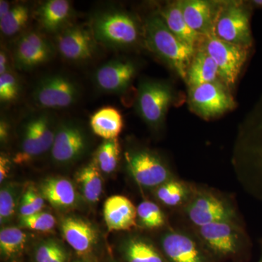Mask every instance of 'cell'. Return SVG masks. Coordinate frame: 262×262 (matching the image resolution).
Listing matches in <instances>:
<instances>
[{"label":"cell","mask_w":262,"mask_h":262,"mask_svg":"<svg viewBox=\"0 0 262 262\" xmlns=\"http://www.w3.org/2000/svg\"><path fill=\"white\" fill-rule=\"evenodd\" d=\"M143 29V41L148 50L165 61L185 81L196 48L188 46L176 37L158 13L146 17Z\"/></svg>","instance_id":"obj_3"},{"label":"cell","mask_w":262,"mask_h":262,"mask_svg":"<svg viewBox=\"0 0 262 262\" xmlns=\"http://www.w3.org/2000/svg\"><path fill=\"white\" fill-rule=\"evenodd\" d=\"M161 245L164 253L171 262H205L196 241L180 231L172 230L164 234Z\"/></svg>","instance_id":"obj_19"},{"label":"cell","mask_w":262,"mask_h":262,"mask_svg":"<svg viewBox=\"0 0 262 262\" xmlns=\"http://www.w3.org/2000/svg\"><path fill=\"white\" fill-rule=\"evenodd\" d=\"M12 5L13 3H10V2L5 0L0 1V19H3L9 13Z\"/></svg>","instance_id":"obj_41"},{"label":"cell","mask_w":262,"mask_h":262,"mask_svg":"<svg viewBox=\"0 0 262 262\" xmlns=\"http://www.w3.org/2000/svg\"><path fill=\"white\" fill-rule=\"evenodd\" d=\"M90 126L95 135L104 140L117 139L123 127V118L116 108L106 106L91 115Z\"/></svg>","instance_id":"obj_25"},{"label":"cell","mask_w":262,"mask_h":262,"mask_svg":"<svg viewBox=\"0 0 262 262\" xmlns=\"http://www.w3.org/2000/svg\"><path fill=\"white\" fill-rule=\"evenodd\" d=\"M120 144L117 139L103 140L96 149L93 161L98 169L104 173L115 171L120 161Z\"/></svg>","instance_id":"obj_30"},{"label":"cell","mask_w":262,"mask_h":262,"mask_svg":"<svg viewBox=\"0 0 262 262\" xmlns=\"http://www.w3.org/2000/svg\"><path fill=\"white\" fill-rule=\"evenodd\" d=\"M58 122L53 112L37 110L29 113L20 127V144L14 163L27 164L51 151Z\"/></svg>","instance_id":"obj_4"},{"label":"cell","mask_w":262,"mask_h":262,"mask_svg":"<svg viewBox=\"0 0 262 262\" xmlns=\"http://www.w3.org/2000/svg\"><path fill=\"white\" fill-rule=\"evenodd\" d=\"M12 163L9 158L5 154L0 156V183H4L11 170Z\"/></svg>","instance_id":"obj_39"},{"label":"cell","mask_w":262,"mask_h":262,"mask_svg":"<svg viewBox=\"0 0 262 262\" xmlns=\"http://www.w3.org/2000/svg\"><path fill=\"white\" fill-rule=\"evenodd\" d=\"M39 189L45 200L58 209L72 208L77 201L73 184L63 177H48L42 181Z\"/></svg>","instance_id":"obj_22"},{"label":"cell","mask_w":262,"mask_h":262,"mask_svg":"<svg viewBox=\"0 0 262 262\" xmlns=\"http://www.w3.org/2000/svg\"><path fill=\"white\" fill-rule=\"evenodd\" d=\"M82 96V88L72 76L55 72L42 76L34 84L31 98L37 110L56 111L74 106Z\"/></svg>","instance_id":"obj_5"},{"label":"cell","mask_w":262,"mask_h":262,"mask_svg":"<svg viewBox=\"0 0 262 262\" xmlns=\"http://www.w3.org/2000/svg\"><path fill=\"white\" fill-rule=\"evenodd\" d=\"M214 34L225 42L251 48L253 39L250 13L242 3H225L219 7Z\"/></svg>","instance_id":"obj_11"},{"label":"cell","mask_w":262,"mask_h":262,"mask_svg":"<svg viewBox=\"0 0 262 262\" xmlns=\"http://www.w3.org/2000/svg\"><path fill=\"white\" fill-rule=\"evenodd\" d=\"M258 262H262V255L261 258H260L259 261H258Z\"/></svg>","instance_id":"obj_44"},{"label":"cell","mask_w":262,"mask_h":262,"mask_svg":"<svg viewBox=\"0 0 262 262\" xmlns=\"http://www.w3.org/2000/svg\"><path fill=\"white\" fill-rule=\"evenodd\" d=\"M74 262H92V261H88V260H84V259H79V260H77V261H75Z\"/></svg>","instance_id":"obj_43"},{"label":"cell","mask_w":262,"mask_h":262,"mask_svg":"<svg viewBox=\"0 0 262 262\" xmlns=\"http://www.w3.org/2000/svg\"><path fill=\"white\" fill-rule=\"evenodd\" d=\"M158 13L176 37L188 46L194 48L198 47L203 36L188 26L183 15L180 1L169 3L162 8Z\"/></svg>","instance_id":"obj_23"},{"label":"cell","mask_w":262,"mask_h":262,"mask_svg":"<svg viewBox=\"0 0 262 262\" xmlns=\"http://www.w3.org/2000/svg\"><path fill=\"white\" fill-rule=\"evenodd\" d=\"M31 15H32V10L27 3L13 4L6 16L0 19V31L2 34L5 37L20 35L27 28Z\"/></svg>","instance_id":"obj_27"},{"label":"cell","mask_w":262,"mask_h":262,"mask_svg":"<svg viewBox=\"0 0 262 262\" xmlns=\"http://www.w3.org/2000/svg\"><path fill=\"white\" fill-rule=\"evenodd\" d=\"M137 73L135 62L125 58H113L95 71L93 82L100 92L122 94L130 87Z\"/></svg>","instance_id":"obj_14"},{"label":"cell","mask_w":262,"mask_h":262,"mask_svg":"<svg viewBox=\"0 0 262 262\" xmlns=\"http://www.w3.org/2000/svg\"><path fill=\"white\" fill-rule=\"evenodd\" d=\"M34 259L36 262H67V255L61 245L49 239L38 246Z\"/></svg>","instance_id":"obj_36"},{"label":"cell","mask_w":262,"mask_h":262,"mask_svg":"<svg viewBox=\"0 0 262 262\" xmlns=\"http://www.w3.org/2000/svg\"><path fill=\"white\" fill-rule=\"evenodd\" d=\"M56 46L41 31H27L19 35L11 51L14 67L30 72L51 61L56 53Z\"/></svg>","instance_id":"obj_8"},{"label":"cell","mask_w":262,"mask_h":262,"mask_svg":"<svg viewBox=\"0 0 262 262\" xmlns=\"http://www.w3.org/2000/svg\"><path fill=\"white\" fill-rule=\"evenodd\" d=\"M89 25L98 45L113 51L135 47L144 39L143 25L135 15L117 7L95 10Z\"/></svg>","instance_id":"obj_2"},{"label":"cell","mask_w":262,"mask_h":262,"mask_svg":"<svg viewBox=\"0 0 262 262\" xmlns=\"http://www.w3.org/2000/svg\"><path fill=\"white\" fill-rule=\"evenodd\" d=\"M45 198H43L39 189L34 184H29L24 189L20 204L18 213L20 217L28 216L42 211L45 206Z\"/></svg>","instance_id":"obj_35"},{"label":"cell","mask_w":262,"mask_h":262,"mask_svg":"<svg viewBox=\"0 0 262 262\" xmlns=\"http://www.w3.org/2000/svg\"><path fill=\"white\" fill-rule=\"evenodd\" d=\"M131 177L141 187L155 188L173 179L170 169L159 155L147 149L128 150L125 153Z\"/></svg>","instance_id":"obj_12"},{"label":"cell","mask_w":262,"mask_h":262,"mask_svg":"<svg viewBox=\"0 0 262 262\" xmlns=\"http://www.w3.org/2000/svg\"><path fill=\"white\" fill-rule=\"evenodd\" d=\"M14 67L11 52H9L5 47L1 48L0 51V75L12 72Z\"/></svg>","instance_id":"obj_38"},{"label":"cell","mask_w":262,"mask_h":262,"mask_svg":"<svg viewBox=\"0 0 262 262\" xmlns=\"http://www.w3.org/2000/svg\"><path fill=\"white\" fill-rule=\"evenodd\" d=\"M189 220L196 227L235 221L236 213L229 203L211 193L199 192L193 196L185 209Z\"/></svg>","instance_id":"obj_15"},{"label":"cell","mask_w":262,"mask_h":262,"mask_svg":"<svg viewBox=\"0 0 262 262\" xmlns=\"http://www.w3.org/2000/svg\"><path fill=\"white\" fill-rule=\"evenodd\" d=\"M61 229L63 238L77 254L85 256L94 251L98 235L90 222L79 217H67L62 221Z\"/></svg>","instance_id":"obj_18"},{"label":"cell","mask_w":262,"mask_h":262,"mask_svg":"<svg viewBox=\"0 0 262 262\" xmlns=\"http://www.w3.org/2000/svg\"><path fill=\"white\" fill-rule=\"evenodd\" d=\"M89 145L87 131L80 122L63 120L57 127L51 149L52 159L62 165L75 163L85 154Z\"/></svg>","instance_id":"obj_13"},{"label":"cell","mask_w":262,"mask_h":262,"mask_svg":"<svg viewBox=\"0 0 262 262\" xmlns=\"http://www.w3.org/2000/svg\"><path fill=\"white\" fill-rule=\"evenodd\" d=\"M136 208L137 218L142 227L157 229L165 225V215L156 203L149 201H143Z\"/></svg>","instance_id":"obj_34"},{"label":"cell","mask_w":262,"mask_h":262,"mask_svg":"<svg viewBox=\"0 0 262 262\" xmlns=\"http://www.w3.org/2000/svg\"><path fill=\"white\" fill-rule=\"evenodd\" d=\"M27 235L18 227H5L0 232V251L7 258H14L24 251Z\"/></svg>","instance_id":"obj_31"},{"label":"cell","mask_w":262,"mask_h":262,"mask_svg":"<svg viewBox=\"0 0 262 262\" xmlns=\"http://www.w3.org/2000/svg\"><path fill=\"white\" fill-rule=\"evenodd\" d=\"M187 186L172 179L156 188L155 196L163 204L169 207L180 206L189 198Z\"/></svg>","instance_id":"obj_32"},{"label":"cell","mask_w":262,"mask_h":262,"mask_svg":"<svg viewBox=\"0 0 262 262\" xmlns=\"http://www.w3.org/2000/svg\"><path fill=\"white\" fill-rule=\"evenodd\" d=\"M24 189L21 184L10 182L5 184L0 190V223H8L18 209Z\"/></svg>","instance_id":"obj_29"},{"label":"cell","mask_w":262,"mask_h":262,"mask_svg":"<svg viewBox=\"0 0 262 262\" xmlns=\"http://www.w3.org/2000/svg\"><path fill=\"white\" fill-rule=\"evenodd\" d=\"M184 18L189 27L201 36L214 34L215 17L218 8L203 0L180 1Z\"/></svg>","instance_id":"obj_21"},{"label":"cell","mask_w":262,"mask_h":262,"mask_svg":"<svg viewBox=\"0 0 262 262\" xmlns=\"http://www.w3.org/2000/svg\"><path fill=\"white\" fill-rule=\"evenodd\" d=\"M54 45L60 56L72 63L92 61L99 47L89 24H71L55 36Z\"/></svg>","instance_id":"obj_9"},{"label":"cell","mask_w":262,"mask_h":262,"mask_svg":"<svg viewBox=\"0 0 262 262\" xmlns=\"http://www.w3.org/2000/svg\"><path fill=\"white\" fill-rule=\"evenodd\" d=\"M56 224L55 217L48 212L41 211L35 214L19 218V225L20 227L38 232H51Z\"/></svg>","instance_id":"obj_37"},{"label":"cell","mask_w":262,"mask_h":262,"mask_svg":"<svg viewBox=\"0 0 262 262\" xmlns=\"http://www.w3.org/2000/svg\"><path fill=\"white\" fill-rule=\"evenodd\" d=\"M103 218L110 231L130 230L136 226L137 208L125 196H112L103 206Z\"/></svg>","instance_id":"obj_20"},{"label":"cell","mask_w":262,"mask_h":262,"mask_svg":"<svg viewBox=\"0 0 262 262\" xmlns=\"http://www.w3.org/2000/svg\"><path fill=\"white\" fill-rule=\"evenodd\" d=\"M191 110L204 119L220 116L235 106L230 89L221 80L189 88Z\"/></svg>","instance_id":"obj_10"},{"label":"cell","mask_w":262,"mask_h":262,"mask_svg":"<svg viewBox=\"0 0 262 262\" xmlns=\"http://www.w3.org/2000/svg\"><path fill=\"white\" fill-rule=\"evenodd\" d=\"M114 262H115V261H114Z\"/></svg>","instance_id":"obj_45"},{"label":"cell","mask_w":262,"mask_h":262,"mask_svg":"<svg viewBox=\"0 0 262 262\" xmlns=\"http://www.w3.org/2000/svg\"><path fill=\"white\" fill-rule=\"evenodd\" d=\"M251 5H253L256 8L262 9V0H254V1L251 2Z\"/></svg>","instance_id":"obj_42"},{"label":"cell","mask_w":262,"mask_h":262,"mask_svg":"<svg viewBox=\"0 0 262 262\" xmlns=\"http://www.w3.org/2000/svg\"><path fill=\"white\" fill-rule=\"evenodd\" d=\"M218 80L220 77L216 63L204 48L198 46L188 68L185 82L192 88Z\"/></svg>","instance_id":"obj_24"},{"label":"cell","mask_w":262,"mask_h":262,"mask_svg":"<svg viewBox=\"0 0 262 262\" xmlns=\"http://www.w3.org/2000/svg\"><path fill=\"white\" fill-rule=\"evenodd\" d=\"M123 253L127 262H163L153 245L140 237L127 239L124 244Z\"/></svg>","instance_id":"obj_28"},{"label":"cell","mask_w":262,"mask_h":262,"mask_svg":"<svg viewBox=\"0 0 262 262\" xmlns=\"http://www.w3.org/2000/svg\"><path fill=\"white\" fill-rule=\"evenodd\" d=\"M10 125L8 119L2 117L0 120V141L2 144H5L9 139Z\"/></svg>","instance_id":"obj_40"},{"label":"cell","mask_w":262,"mask_h":262,"mask_svg":"<svg viewBox=\"0 0 262 262\" xmlns=\"http://www.w3.org/2000/svg\"><path fill=\"white\" fill-rule=\"evenodd\" d=\"M76 181L86 201L90 203H97L99 201L103 192V179L101 170L94 161L77 172Z\"/></svg>","instance_id":"obj_26"},{"label":"cell","mask_w":262,"mask_h":262,"mask_svg":"<svg viewBox=\"0 0 262 262\" xmlns=\"http://www.w3.org/2000/svg\"><path fill=\"white\" fill-rule=\"evenodd\" d=\"M23 91L20 77L14 72L0 75V102L2 106H9L18 101Z\"/></svg>","instance_id":"obj_33"},{"label":"cell","mask_w":262,"mask_h":262,"mask_svg":"<svg viewBox=\"0 0 262 262\" xmlns=\"http://www.w3.org/2000/svg\"><path fill=\"white\" fill-rule=\"evenodd\" d=\"M198 46L204 48L213 58L218 67L220 80L231 90L247 61L251 48L225 42L214 34L203 36Z\"/></svg>","instance_id":"obj_6"},{"label":"cell","mask_w":262,"mask_h":262,"mask_svg":"<svg viewBox=\"0 0 262 262\" xmlns=\"http://www.w3.org/2000/svg\"><path fill=\"white\" fill-rule=\"evenodd\" d=\"M173 93L169 84L161 81L144 80L139 83L136 110L143 120L152 128L163 125Z\"/></svg>","instance_id":"obj_7"},{"label":"cell","mask_w":262,"mask_h":262,"mask_svg":"<svg viewBox=\"0 0 262 262\" xmlns=\"http://www.w3.org/2000/svg\"><path fill=\"white\" fill-rule=\"evenodd\" d=\"M232 163L245 189L262 203V96L239 126Z\"/></svg>","instance_id":"obj_1"},{"label":"cell","mask_w":262,"mask_h":262,"mask_svg":"<svg viewBox=\"0 0 262 262\" xmlns=\"http://www.w3.org/2000/svg\"><path fill=\"white\" fill-rule=\"evenodd\" d=\"M33 14L45 34L56 36L73 24L75 10L68 0H48L38 5Z\"/></svg>","instance_id":"obj_17"},{"label":"cell","mask_w":262,"mask_h":262,"mask_svg":"<svg viewBox=\"0 0 262 262\" xmlns=\"http://www.w3.org/2000/svg\"><path fill=\"white\" fill-rule=\"evenodd\" d=\"M202 243L216 254H232L237 251L245 238L243 229L235 221H224L198 227Z\"/></svg>","instance_id":"obj_16"}]
</instances>
